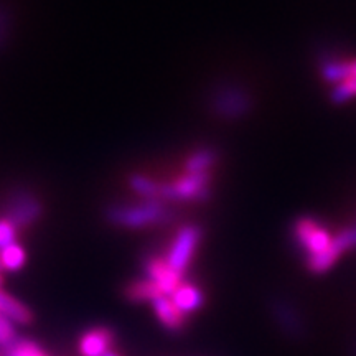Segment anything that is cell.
I'll return each instance as SVG.
<instances>
[{
    "label": "cell",
    "instance_id": "cell-21",
    "mask_svg": "<svg viewBox=\"0 0 356 356\" xmlns=\"http://www.w3.org/2000/svg\"><path fill=\"white\" fill-rule=\"evenodd\" d=\"M102 356H121V355H119L118 351H114V350H109V351H106V353L102 355Z\"/></svg>",
    "mask_w": 356,
    "mask_h": 356
},
{
    "label": "cell",
    "instance_id": "cell-14",
    "mask_svg": "<svg viewBox=\"0 0 356 356\" xmlns=\"http://www.w3.org/2000/svg\"><path fill=\"white\" fill-rule=\"evenodd\" d=\"M216 162V152L208 147L195 150L193 154L186 159L185 172L188 173H200V172H211V167Z\"/></svg>",
    "mask_w": 356,
    "mask_h": 356
},
{
    "label": "cell",
    "instance_id": "cell-9",
    "mask_svg": "<svg viewBox=\"0 0 356 356\" xmlns=\"http://www.w3.org/2000/svg\"><path fill=\"white\" fill-rule=\"evenodd\" d=\"M115 332L109 327H95L84 332L79 338V353L81 356H102L113 350Z\"/></svg>",
    "mask_w": 356,
    "mask_h": 356
},
{
    "label": "cell",
    "instance_id": "cell-8",
    "mask_svg": "<svg viewBox=\"0 0 356 356\" xmlns=\"http://www.w3.org/2000/svg\"><path fill=\"white\" fill-rule=\"evenodd\" d=\"M144 273L147 275L145 279H149L163 296H172L177 287L184 282V277L168 267L163 256H147L144 261Z\"/></svg>",
    "mask_w": 356,
    "mask_h": 356
},
{
    "label": "cell",
    "instance_id": "cell-18",
    "mask_svg": "<svg viewBox=\"0 0 356 356\" xmlns=\"http://www.w3.org/2000/svg\"><path fill=\"white\" fill-rule=\"evenodd\" d=\"M13 33V17L6 6L0 3V51L8 47Z\"/></svg>",
    "mask_w": 356,
    "mask_h": 356
},
{
    "label": "cell",
    "instance_id": "cell-15",
    "mask_svg": "<svg viewBox=\"0 0 356 356\" xmlns=\"http://www.w3.org/2000/svg\"><path fill=\"white\" fill-rule=\"evenodd\" d=\"M129 186H131L134 193L142 200H159V181L152 180L150 177L140 175V173H134L129 178ZM160 202V200H159Z\"/></svg>",
    "mask_w": 356,
    "mask_h": 356
},
{
    "label": "cell",
    "instance_id": "cell-24",
    "mask_svg": "<svg viewBox=\"0 0 356 356\" xmlns=\"http://www.w3.org/2000/svg\"><path fill=\"white\" fill-rule=\"evenodd\" d=\"M0 356H3V353H2V351H0Z\"/></svg>",
    "mask_w": 356,
    "mask_h": 356
},
{
    "label": "cell",
    "instance_id": "cell-10",
    "mask_svg": "<svg viewBox=\"0 0 356 356\" xmlns=\"http://www.w3.org/2000/svg\"><path fill=\"white\" fill-rule=\"evenodd\" d=\"M152 309L157 315L159 322L173 333L181 332L186 327V315L184 312L178 310V307L173 304L172 299L168 296H159L157 299L150 302Z\"/></svg>",
    "mask_w": 356,
    "mask_h": 356
},
{
    "label": "cell",
    "instance_id": "cell-13",
    "mask_svg": "<svg viewBox=\"0 0 356 356\" xmlns=\"http://www.w3.org/2000/svg\"><path fill=\"white\" fill-rule=\"evenodd\" d=\"M124 296L132 304H144V302L155 300L159 296H162V292L149 279H137L127 284L124 289Z\"/></svg>",
    "mask_w": 356,
    "mask_h": 356
},
{
    "label": "cell",
    "instance_id": "cell-20",
    "mask_svg": "<svg viewBox=\"0 0 356 356\" xmlns=\"http://www.w3.org/2000/svg\"><path fill=\"white\" fill-rule=\"evenodd\" d=\"M17 234H19V229L3 216L0 218V251H2L3 248L17 243Z\"/></svg>",
    "mask_w": 356,
    "mask_h": 356
},
{
    "label": "cell",
    "instance_id": "cell-19",
    "mask_svg": "<svg viewBox=\"0 0 356 356\" xmlns=\"http://www.w3.org/2000/svg\"><path fill=\"white\" fill-rule=\"evenodd\" d=\"M20 335L15 330V325L10 320L0 315V351H6Z\"/></svg>",
    "mask_w": 356,
    "mask_h": 356
},
{
    "label": "cell",
    "instance_id": "cell-11",
    "mask_svg": "<svg viewBox=\"0 0 356 356\" xmlns=\"http://www.w3.org/2000/svg\"><path fill=\"white\" fill-rule=\"evenodd\" d=\"M0 315L10 320L13 325H20V327H29L35 322L33 312L24 302L6 291H0Z\"/></svg>",
    "mask_w": 356,
    "mask_h": 356
},
{
    "label": "cell",
    "instance_id": "cell-25",
    "mask_svg": "<svg viewBox=\"0 0 356 356\" xmlns=\"http://www.w3.org/2000/svg\"><path fill=\"white\" fill-rule=\"evenodd\" d=\"M353 356H356V350H355V353H353Z\"/></svg>",
    "mask_w": 356,
    "mask_h": 356
},
{
    "label": "cell",
    "instance_id": "cell-5",
    "mask_svg": "<svg viewBox=\"0 0 356 356\" xmlns=\"http://www.w3.org/2000/svg\"><path fill=\"white\" fill-rule=\"evenodd\" d=\"M44 207L33 191L25 188H17L7 198L6 213L3 218L12 222L17 229L29 228L35 225L43 216Z\"/></svg>",
    "mask_w": 356,
    "mask_h": 356
},
{
    "label": "cell",
    "instance_id": "cell-4",
    "mask_svg": "<svg viewBox=\"0 0 356 356\" xmlns=\"http://www.w3.org/2000/svg\"><path fill=\"white\" fill-rule=\"evenodd\" d=\"M202 241V229L198 225H184L177 229L163 259L178 275H184L193 261L195 252Z\"/></svg>",
    "mask_w": 356,
    "mask_h": 356
},
{
    "label": "cell",
    "instance_id": "cell-2",
    "mask_svg": "<svg viewBox=\"0 0 356 356\" xmlns=\"http://www.w3.org/2000/svg\"><path fill=\"white\" fill-rule=\"evenodd\" d=\"M108 222L126 229H144L149 226L165 225L172 220V213L159 200H139L137 203H118L106 208Z\"/></svg>",
    "mask_w": 356,
    "mask_h": 356
},
{
    "label": "cell",
    "instance_id": "cell-3",
    "mask_svg": "<svg viewBox=\"0 0 356 356\" xmlns=\"http://www.w3.org/2000/svg\"><path fill=\"white\" fill-rule=\"evenodd\" d=\"M211 172L188 173L167 184H159L160 202H204L210 198Z\"/></svg>",
    "mask_w": 356,
    "mask_h": 356
},
{
    "label": "cell",
    "instance_id": "cell-23",
    "mask_svg": "<svg viewBox=\"0 0 356 356\" xmlns=\"http://www.w3.org/2000/svg\"><path fill=\"white\" fill-rule=\"evenodd\" d=\"M3 273V269H2V264H0V274H2Z\"/></svg>",
    "mask_w": 356,
    "mask_h": 356
},
{
    "label": "cell",
    "instance_id": "cell-6",
    "mask_svg": "<svg viewBox=\"0 0 356 356\" xmlns=\"http://www.w3.org/2000/svg\"><path fill=\"white\" fill-rule=\"evenodd\" d=\"M269 314L274 318V322L277 323L280 332L287 338L296 341L304 340L307 333V325L304 322V317L300 315V312L291 302L275 297V299L269 302Z\"/></svg>",
    "mask_w": 356,
    "mask_h": 356
},
{
    "label": "cell",
    "instance_id": "cell-1",
    "mask_svg": "<svg viewBox=\"0 0 356 356\" xmlns=\"http://www.w3.org/2000/svg\"><path fill=\"white\" fill-rule=\"evenodd\" d=\"M333 236L335 234L315 218L304 216L296 221L293 238L302 251H305V264L310 273H328L341 257L333 248Z\"/></svg>",
    "mask_w": 356,
    "mask_h": 356
},
{
    "label": "cell",
    "instance_id": "cell-22",
    "mask_svg": "<svg viewBox=\"0 0 356 356\" xmlns=\"http://www.w3.org/2000/svg\"><path fill=\"white\" fill-rule=\"evenodd\" d=\"M2 284H3V275L0 274V291H2Z\"/></svg>",
    "mask_w": 356,
    "mask_h": 356
},
{
    "label": "cell",
    "instance_id": "cell-16",
    "mask_svg": "<svg viewBox=\"0 0 356 356\" xmlns=\"http://www.w3.org/2000/svg\"><path fill=\"white\" fill-rule=\"evenodd\" d=\"M25 262L26 252L19 243H13L10 246L3 248L2 251H0V264H2L3 270L15 273V270H20L22 267L25 266Z\"/></svg>",
    "mask_w": 356,
    "mask_h": 356
},
{
    "label": "cell",
    "instance_id": "cell-17",
    "mask_svg": "<svg viewBox=\"0 0 356 356\" xmlns=\"http://www.w3.org/2000/svg\"><path fill=\"white\" fill-rule=\"evenodd\" d=\"M3 356H48L40 346L32 340H26L24 337L17 338L6 351Z\"/></svg>",
    "mask_w": 356,
    "mask_h": 356
},
{
    "label": "cell",
    "instance_id": "cell-12",
    "mask_svg": "<svg viewBox=\"0 0 356 356\" xmlns=\"http://www.w3.org/2000/svg\"><path fill=\"white\" fill-rule=\"evenodd\" d=\"M168 297L178 307V310L184 312L186 317L202 309L204 304V293L202 289L190 282H181L177 287V291Z\"/></svg>",
    "mask_w": 356,
    "mask_h": 356
},
{
    "label": "cell",
    "instance_id": "cell-7",
    "mask_svg": "<svg viewBox=\"0 0 356 356\" xmlns=\"http://www.w3.org/2000/svg\"><path fill=\"white\" fill-rule=\"evenodd\" d=\"M211 106L215 113L221 118L236 119L241 118L251 109V97L241 88L225 86L213 96Z\"/></svg>",
    "mask_w": 356,
    "mask_h": 356
}]
</instances>
